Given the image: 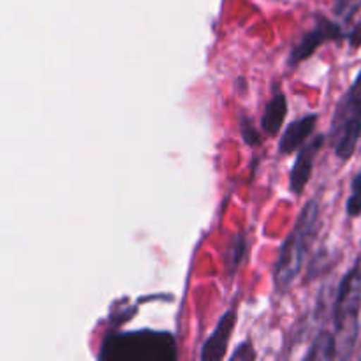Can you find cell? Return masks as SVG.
<instances>
[{
	"instance_id": "6da1fadb",
	"label": "cell",
	"mask_w": 361,
	"mask_h": 361,
	"mask_svg": "<svg viewBox=\"0 0 361 361\" xmlns=\"http://www.w3.org/2000/svg\"><path fill=\"white\" fill-rule=\"evenodd\" d=\"M319 231V201L317 197L307 201L295 222V228L286 236L275 264V284L279 291L286 293L293 288L302 271L305 256Z\"/></svg>"
},
{
	"instance_id": "7a4b0ae2",
	"label": "cell",
	"mask_w": 361,
	"mask_h": 361,
	"mask_svg": "<svg viewBox=\"0 0 361 361\" xmlns=\"http://www.w3.org/2000/svg\"><path fill=\"white\" fill-rule=\"evenodd\" d=\"M101 360H175L176 345L168 331H127L108 337Z\"/></svg>"
},
{
	"instance_id": "3957f363",
	"label": "cell",
	"mask_w": 361,
	"mask_h": 361,
	"mask_svg": "<svg viewBox=\"0 0 361 361\" xmlns=\"http://www.w3.org/2000/svg\"><path fill=\"white\" fill-rule=\"evenodd\" d=\"M361 312V267L355 264L338 284L334 310L335 338L341 358H349L355 351Z\"/></svg>"
},
{
	"instance_id": "277c9868",
	"label": "cell",
	"mask_w": 361,
	"mask_h": 361,
	"mask_svg": "<svg viewBox=\"0 0 361 361\" xmlns=\"http://www.w3.org/2000/svg\"><path fill=\"white\" fill-rule=\"evenodd\" d=\"M331 140L341 161H349L361 137V73L342 97L331 120Z\"/></svg>"
},
{
	"instance_id": "5b68a950",
	"label": "cell",
	"mask_w": 361,
	"mask_h": 361,
	"mask_svg": "<svg viewBox=\"0 0 361 361\" xmlns=\"http://www.w3.org/2000/svg\"><path fill=\"white\" fill-rule=\"evenodd\" d=\"M342 37V28L341 25L335 23V21L328 20L326 16H316L312 28L305 32L298 41L293 44L291 51L288 56V66L295 67L298 63H302L303 60H307L309 56H312L316 53V49L319 46H323L324 42L337 41Z\"/></svg>"
},
{
	"instance_id": "8992f818",
	"label": "cell",
	"mask_w": 361,
	"mask_h": 361,
	"mask_svg": "<svg viewBox=\"0 0 361 361\" xmlns=\"http://www.w3.org/2000/svg\"><path fill=\"white\" fill-rule=\"evenodd\" d=\"M324 145V136L323 134H316L310 141H307L302 148L296 154L295 166H293L291 173H289V190H291L295 196L305 190L307 183L310 182V176H312L314 164H316V159L319 155L321 147Z\"/></svg>"
},
{
	"instance_id": "52a82bcc",
	"label": "cell",
	"mask_w": 361,
	"mask_h": 361,
	"mask_svg": "<svg viewBox=\"0 0 361 361\" xmlns=\"http://www.w3.org/2000/svg\"><path fill=\"white\" fill-rule=\"evenodd\" d=\"M235 326H236V310L231 309V310H228V312L222 314V317L219 319V323L215 324L212 335L207 338V342L203 344L200 358L208 360V361L224 360Z\"/></svg>"
},
{
	"instance_id": "ba28073f",
	"label": "cell",
	"mask_w": 361,
	"mask_h": 361,
	"mask_svg": "<svg viewBox=\"0 0 361 361\" xmlns=\"http://www.w3.org/2000/svg\"><path fill=\"white\" fill-rule=\"evenodd\" d=\"M317 120H319V116L316 113H309V115L300 116L298 120L289 123L284 129V133H282L281 143H279V152L282 155H291L295 152H298L307 143L310 134L316 130Z\"/></svg>"
},
{
	"instance_id": "9c48e42d",
	"label": "cell",
	"mask_w": 361,
	"mask_h": 361,
	"mask_svg": "<svg viewBox=\"0 0 361 361\" xmlns=\"http://www.w3.org/2000/svg\"><path fill=\"white\" fill-rule=\"evenodd\" d=\"M288 116V97L282 90H277L264 106L263 116H261V129L267 136H277Z\"/></svg>"
},
{
	"instance_id": "30bf717a",
	"label": "cell",
	"mask_w": 361,
	"mask_h": 361,
	"mask_svg": "<svg viewBox=\"0 0 361 361\" xmlns=\"http://www.w3.org/2000/svg\"><path fill=\"white\" fill-rule=\"evenodd\" d=\"M338 356L337 351V338L335 334H328V331H321L314 341L312 348H310L309 355L305 356L307 360H334Z\"/></svg>"
},
{
	"instance_id": "8fae6325",
	"label": "cell",
	"mask_w": 361,
	"mask_h": 361,
	"mask_svg": "<svg viewBox=\"0 0 361 361\" xmlns=\"http://www.w3.org/2000/svg\"><path fill=\"white\" fill-rule=\"evenodd\" d=\"M345 212L349 217H360L361 215V173L353 178L351 182V194L345 203Z\"/></svg>"
},
{
	"instance_id": "7c38bea8",
	"label": "cell",
	"mask_w": 361,
	"mask_h": 361,
	"mask_svg": "<svg viewBox=\"0 0 361 361\" xmlns=\"http://www.w3.org/2000/svg\"><path fill=\"white\" fill-rule=\"evenodd\" d=\"M240 130H242V136L245 140L247 145L254 147V145H259L261 143V137L257 136V130L256 127L250 123V120L247 116H243V120L240 122Z\"/></svg>"
}]
</instances>
